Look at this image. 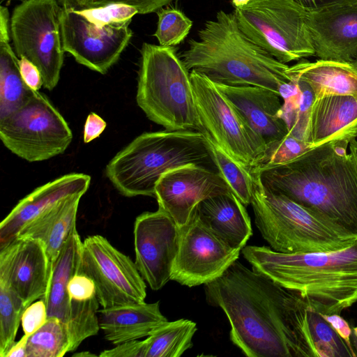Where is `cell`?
Returning <instances> with one entry per match:
<instances>
[{
    "label": "cell",
    "instance_id": "6da1fadb",
    "mask_svg": "<svg viewBox=\"0 0 357 357\" xmlns=\"http://www.w3.org/2000/svg\"><path fill=\"white\" fill-rule=\"evenodd\" d=\"M207 303L222 310L229 337L248 357H317L309 305L270 278L234 261L204 284Z\"/></svg>",
    "mask_w": 357,
    "mask_h": 357
},
{
    "label": "cell",
    "instance_id": "7a4b0ae2",
    "mask_svg": "<svg viewBox=\"0 0 357 357\" xmlns=\"http://www.w3.org/2000/svg\"><path fill=\"white\" fill-rule=\"evenodd\" d=\"M356 137L357 131L345 133L287 163L257 172L266 188L357 236V163L347 152Z\"/></svg>",
    "mask_w": 357,
    "mask_h": 357
},
{
    "label": "cell",
    "instance_id": "3957f363",
    "mask_svg": "<svg viewBox=\"0 0 357 357\" xmlns=\"http://www.w3.org/2000/svg\"><path fill=\"white\" fill-rule=\"evenodd\" d=\"M241 252L252 269L296 293L320 314H340L357 302V240L327 252L284 253L256 245Z\"/></svg>",
    "mask_w": 357,
    "mask_h": 357
},
{
    "label": "cell",
    "instance_id": "277c9868",
    "mask_svg": "<svg viewBox=\"0 0 357 357\" xmlns=\"http://www.w3.org/2000/svg\"><path fill=\"white\" fill-rule=\"evenodd\" d=\"M178 56L189 71L195 70L217 84L257 86L279 94L291 81L289 66L251 41L240 29L234 13L220 10L206 21Z\"/></svg>",
    "mask_w": 357,
    "mask_h": 357
},
{
    "label": "cell",
    "instance_id": "5b68a950",
    "mask_svg": "<svg viewBox=\"0 0 357 357\" xmlns=\"http://www.w3.org/2000/svg\"><path fill=\"white\" fill-rule=\"evenodd\" d=\"M188 165L218 171L206 135L165 130L137 137L109 161L105 174L125 197H155V185L165 173Z\"/></svg>",
    "mask_w": 357,
    "mask_h": 357
},
{
    "label": "cell",
    "instance_id": "8992f818",
    "mask_svg": "<svg viewBox=\"0 0 357 357\" xmlns=\"http://www.w3.org/2000/svg\"><path fill=\"white\" fill-rule=\"evenodd\" d=\"M250 205L255 225L270 248L284 253L327 252L357 240L326 216L264 187L257 171Z\"/></svg>",
    "mask_w": 357,
    "mask_h": 357
},
{
    "label": "cell",
    "instance_id": "52a82bcc",
    "mask_svg": "<svg viewBox=\"0 0 357 357\" xmlns=\"http://www.w3.org/2000/svg\"><path fill=\"white\" fill-rule=\"evenodd\" d=\"M136 100L146 116L168 130L204 128L190 71L174 47L144 43Z\"/></svg>",
    "mask_w": 357,
    "mask_h": 357
},
{
    "label": "cell",
    "instance_id": "ba28073f",
    "mask_svg": "<svg viewBox=\"0 0 357 357\" xmlns=\"http://www.w3.org/2000/svg\"><path fill=\"white\" fill-rule=\"evenodd\" d=\"M137 13L135 8L123 4L87 8L63 5V49L77 63L106 74L128 46L132 36L129 26Z\"/></svg>",
    "mask_w": 357,
    "mask_h": 357
},
{
    "label": "cell",
    "instance_id": "9c48e42d",
    "mask_svg": "<svg viewBox=\"0 0 357 357\" xmlns=\"http://www.w3.org/2000/svg\"><path fill=\"white\" fill-rule=\"evenodd\" d=\"M233 13L245 35L280 62L315 56L307 12L292 0H252Z\"/></svg>",
    "mask_w": 357,
    "mask_h": 357
},
{
    "label": "cell",
    "instance_id": "30bf717a",
    "mask_svg": "<svg viewBox=\"0 0 357 357\" xmlns=\"http://www.w3.org/2000/svg\"><path fill=\"white\" fill-rule=\"evenodd\" d=\"M61 10L57 0H24L14 8L10 20L16 55L36 66L43 86L50 91L56 86L63 63Z\"/></svg>",
    "mask_w": 357,
    "mask_h": 357
},
{
    "label": "cell",
    "instance_id": "8fae6325",
    "mask_svg": "<svg viewBox=\"0 0 357 357\" xmlns=\"http://www.w3.org/2000/svg\"><path fill=\"white\" fill-rule=\"evenodd\" d=\"M0 138L13 153L38 162L63 153L73 133L46 96L35 91L21 107L0 119Z\"/></svg>",
    "mask_w": 357,
    "mask_h": 357
},
{
    "label": "cell",
    "instance_id": "7c38bea8",
    "mask_svg": "<svg viewBox=\"0 0 357 357\" xmlns=\"http://www.w3.org/2000/svg\"><path fill=\"white\" fill-rule=\"evenodd\" d=\"M190 76L203 132L254 172L265 153L266 143L213 82L195 70L190 71Z\"/></svg>",
    "mask_w": 357,
    "mask_h": 357
},
{
    "label": "cell",
    "instance_id": "4fadbf2b",
    "mask_svg": "<svg viewBox=\"0 0 357 357\" xmlns=\"http://www.w3.org/2000/svg\"><path fill=\"white\" fill-rule=\"evenodd\" d=\"M94 282L102 308L144 302L146 282L135 262L100 235L82 242L79 272Z\"/></svg>",
    "mask_w": 357,
    "mask_h": 357
},
{
    "label": "cell",
    "instance_id": "5bb4252c",
    "mask_svg": "<svg viewBox=\"0 0 357 357\" xmlns=\"http://www.w3.org/2000/svg\"><path fill=\"white\" fill-rule=\"evenodd\" d=\"M241 252L213 231L196 208L189 221L179 228L171 280L189 287L206 284L220 277L238 260Z\"/></svg>",
    "mask_w": 357,
    "mask_h": 357
},
{
    "label": "cell",
    "instance_id": "9a60e30c",
    "mask_svg": "<svg viewBox=\"0 0 357 357\" xmlns=\"http://www.w3.org/2000/svg\"><path fill=\"white\" fill-rule=\"evenodd\" d=\"M179 227L174 219L158 207L144 212L135 221V264L151 289L162 288L169 280L176 257Z\"/></svg>",
    "mask_w": 357,
    "mask_h": 357
},
{
    "label": "cell",
    "instance_id": "2e32d148",
    "mask_svg": "<svg viewBox=\"0 0 357 357\" xmlns=\"http://www.w3.org/2000/svg\"><path fill=\"white\" fill-rule=\"evenodd\" d=\"M231 192L218 171L188 165L165 173L155 185V197L158 207L167 212L181 228L189 221L202 201Z\"/></svg>",
    "mask_w": 357,
    "mask_h": 357
},
{
    "label": "cell",
    "instance_id": "e0dca14e",
    "mask_svg": "<svg viewBox=\"0 0 357 357\" xmlns=\"http://www.w3.org/2000/svg\"><path fill=\"white\" fill-rule=\"evenodd\" d=\"M50 273L41 241L16 236L0 246V284L15 293L26 307L45 296Z\"/></svg>",
    "mask_w": 357,
    "mask_h": 357
},
{
    "label": "cell",
    "instance_id": "ac0fdd59",
    "mask_svg": "<svg viewBox=\"0 0 357 357\" xmlns=\"http://www.w3.org/2000/svg\"><path fill=\"white\" fill-rule=\"evenodd\" d=\"M307 24L319 59L353 61L357 54V2L307 12Z\"/></svg>",
    "mask_w": 357,
    "mask_h": 357
},
{
    "label": "cell",
    "instance_id": "d6986e66",
    "mask_svg": "<svg viewBox=\"0 0 357 357\" xmlns=\"http://www.w3.org/2000/svg\"><path fill=\"white\" fill-rule=\"evenodd\" d=\"M91 176L71 173L36 188L22 198L0 223V246L17 236L22 228L61 200L75 195H84Z\"/></svg>",
    "mask_w": 357,
    "mask_h": 357
},
{
    "label": "cell",
    "instance_id": "ffe728a7",
    "mask_svg": "<svg viewBox=\"0 0 357 357\" xmlns=\"http://www.w3.org/2000/svg\"><path fill=\"white\" fill-rule=\"evenodd\" d=\"M215 84L266 146L289 133L285 123L278 116L282 104L278 93L257 86Z\"/></svg>",
    "mask_w": 357,
    "mask_h": 357
},
{
    "label": "cell",
    "instance_id": "44dd1931",
    "mask_svg": "<svg viewBox=\"0 0 357 357\" xmlns=\"http://www.w3.org/2000/svg\"><path fill=\"white\" fill-rule=\"evenodd\" d=\"M99 325L107 340L113 344L149 336L167 321L160 302H144L98 310Z\"/></svg>",
    "mask_w": 357,
    "mask_h": 357
},
{
    "label": "cell",
    "instance_id": "7402d4cb",
    "mask_svg": "<svg viewBox=\"0 0 357 357\" xmlns=\"http://www.w3.org/2000/svg\"><path fill=\"white\" fill-rule=\"evenodd\" d=\"M197 212L213 231L234 248L241 250L252 235L245 206L232 192L204 199Z\"/></svg>",
    "mask_w": 357,
    "mask_h": 357
},
{
    "label": "cell",
    "instance_id": "603a6c76",
    "mask_svg": "<svg viewBox=\"0 0 357 357\" xmlns=\"http://www.w3.org/2000/svg\"><path fill=\"white\" fill-rule=\"evenodd\" d=\"M352 131H357V96L315 98L309 119L308 141L313 146Z\"/></svg>",
    "mask_w": 357,
    "mask_h": 357
},
{
    "label": "cell",
    "instance_id": "cb8c5ba5",
    "mask_svg": "<svg viewBox=\"0 0 357 357\" xmlns=\"http://www.w3.org/2000/svg\"><path fill=\"white\" fill-rule=\"evenodd\" d=\"M82 196L75 195L61 200L24 226L17 235L43 243L50 271L61 248L76 227L77 213Z\"/></svg>",
    "mask_w": 357,
    "mask_h": 357
},
{
    "label": "cell",
    "instance_id": "d4e9b609",
    "mask_svg": "<svg viewBox=\"0 0 357 357\" xmlns=\"http://www.w3.org/2000/svg\"><path fill=\"white\" fill-rule=\"evenodd\" d=\"M291 78L307 83L315 98L324 96H357V68L351 63L317 59L310 62L301 59L289 66Z\"/></svg>",
    "mask_w": 357,
    "mask_h": 357
},
{
    "label": "cell",
    "instance_id": "484cf974",
    "mask_svg": "<svg viewBox=\"0 0 357 357\" xmlns=\"http://www.w3.org/2000/svg\"><path fill=\"white\" fill-rule=\"evenodd\" d=\"M82 241L76 227L61 248L51 269L46 294L42 298L47 306L48 317L67 321L70 299L67 285L71 278L80 269Z\"/></svg>",
    "mask_w": 357,
    "mask_h": 357
},
{
    "label": "cell",
    "instance_id": "4316f807",
    "mask_svg": "<svg viewBox=\"0 0 357 357\" xmlns=\"http://www.w3.org/2000/svg\"><path fill=\"white\" fill-rule=\"evenodd\" d=\"M10 39V28L0 29V119L18 109L36 91L24 82Z\"/></svg>",
    "mask_w": 357,
    "mask_h": 357
},
{
    "label": "cell",
    "instance_id": "83f0119b",
    "mask_svg": "<svg viewBox=\"0 0 357 357\" xmlns=\"http://www.w3.org/2000/svg\"><path fill=\"white\" fill-rule=\"evenodd\" d=\"M195 322L185 319L167 321L143 342L144 357H179L193 346Z\"/></svg>",
    "mask_w": 357,
    "mask_h": 357
},
{
    "label": "cell",
    "instance_id": "f1b7e54d",
    "mask_svg": "<svg viewBox=\"0 0 357 357\" xmlns=\"http://www.w3.org/2000/svg\"><path fill=\"white\" fill-rule=\"evenodd\" d=\"M204 134L208 142L218 172L242 204L245 206L250 205L254 189L252 173L225 152L207 135Z\"/></svg>",
    "mask_w": 357,
    "mask_h": 357
},
{
    "label": "cell",
    "instance_id": "f546056e",
    "mask_svg": "<svg viewBox=\"0 0 357 357\" xmlns=\"http://www.w3.org/2000/svg\"><path fill=\"white\" fill-rule=\"evenodd\" d=\"M68 349L69 337L66 324L52 317L28 336L26 357H61L68 352Z\"/></svg>",
    "mask_w": 357,
    "mask_h": 357
},
{
    "label": "cell",
    "instance_id": "4dcf8cb0",
    "mask_svg": "<svg viewBox=\"0 0 357 357\" xmlns=\"http://www.w3.org/2000/svg\"><path fill=\"white\" fill-rule=\"evenodd\" d=\"M97 296L85 301L70 300V310L66 325L69 337L68 352L75 351L86 338L96 335L100 328Z\"/></svg>",
    "mask_w": 357,
    "mask_h": 357
},
{
    "label": "cell",
    "instance_id": "1f68e13d",
    "mask_svg": "<svg viewBox=\"0 0 357 357\" xmlns=\"http://www.w3.org/2000/svg\"><path fill=\"white\" fill-rule=\"evenodd\" d=\"M307 315L317 357H355L344 340L319 312L309 306Z\"/></svg>",
    "mask_w": 357,
    "mask_h": 357
},
{
    "label": "cell",
    "instance_id": "d6a6232c",
    "mask_svg": "<svg viewBox=\"0 0 357 357\" xmlns=\"http://www.w3.org/2000/svg\"><path fill=\"white\" fill-rule=\"evenodd\" d=\"M26 307L21 298L6 286L0 284V356L15 342V337Z\"/></svg>",
    "mask_w": 357,
    "mask_h": 357
},
{
    "label": "cell",
    "instance_id": "836d02e7",
    "mask_svg": "<svg viewBox=\"0 0 357 357\" xmlns=\"http://www.w3.org/2000/svg\"><path fill=\"white\" fill-rule=\"evenodd\" d=\"M158 24L154 36L159 45L174 47L180 44L188 36L192 26V22L180 10L167 7L157 12Z\"/></svg>",
    "mask_w": 357,
    "mask_h": 357
},
{
    "label": "cell",
    "instance_id": "e575fe53",
    "mask_svg": "<svg viewBox=\"0 0 357 357\" xmlns=\"http://www.w3.org/2000/svg\"><path fill=\"white\" fill-rule=\"evenodd\" d=\"M312 144L288 133L266 146L258 167L261 170L287 163L311 149Z\"/></svg>",
    "mask_w": 357,
    "mask_h": 357
},
{
    "label": "cell",
    "instance_id": "d590c367",
    "mask_svg": "<svg viewBox=\"0 0 357 357\" xmlns=\"http://www.w3.org/2000/svg\"><path fill=\"white\" fill-rule=\"evenodd\" d=\"M175 0H77L79 8H96L110 4H123L131 6L139 14L156 13Z\"/></svg>",
    "mask_w": 357,
    "mask_h": 357
},
{
    "label": "cell",
    "instance_id": "8d00e7d4",
    "mask_svg": "<svg viewBox=\"0 0 357 357\" xmlns=\"http://www.w3.org/2000/svg\"><path fill=\"white\" fill-rule=\"evenodd\" d=\"M47 319V306L43 298L30 304L25 308L21 319L24 335L29 336L36 331Z\"/></svg>",
    "mask_w": 357,
    "mask_h": 357
},
{
    "label": "cell",
    "instance_id": "74e56055",
    "mask_svg": "<svg viewBox=\"0 0 357 357\" xmlns=\"http://www.w3.org/2000/svg\"><path fill=\"white\" fill-rule=\"evenodd\" d=\"M67 292L70 300L77 301H89L96 296L93 281L81 273H76L69 280Z\"/></svg>",
    "mask_w": 357,
    "mask_h": 357
},
{
    "label": "cell",
    "instance_id": "f35d334b",
    "mask_svg": "<svg viewBox=\"0 0 357 357\" xmlns=\"http://www.w3.org/2000/svg\"><path fill=\"white\" fill-rule=\"evenodd\" d=\"M100 357H144L142 340L125 342L100 353Z\"/></svg>",
    "mask_w": 357,
    "mask_h": 357
},
{
    "label": "cell",
    "instance_id": "ab89813d",
    "mask_svg": "<svg viewBox=\"0 0 357 357\" xmlns=\"http://www.w3.org/2000/svg\"><path fill=\"white\" fill-rule=\"evenodd\" d=\"M18 63L24 82L30 89L38 91L43 86L42 76L38 68L24 56L19 58Z\"/></svg>",
    "mask_w": 357,
    "mask_h": 357
},
{
    "label": "cell",
    "instance_id": "60d3db41",
    "mask_svg": "<svg viewBox=\"0 0 357 357\" xmlns=\"http://www.w3.org/2000/svg\"><path fill=\"white\" fill-rule=\"evenodd\" d=\"M322 317L331 325L337 333L344 340L347 345L356 357L351 342V328L348 322L339 314H322Z\"/></svg>",
    "mask_w": 357,
    "mask_h": 357
},
{
    "label": "cell",
    "instance_id": "b9f144b4",
    "mask_svg": "<svg viewBox=\"0 0 357 357\" xmlns=\"http://www.w3.org/2000/svg\"><path fill=\"white\" fill-rule=\"evenodd\" d=\"M107 126L106 122L97 114L90 113L84 124V142L89 143L98 137L104 131Z\"/></svg>",
    "mask_w": 357,
    "mask_h": 357
},
{
    "label": "cell",
    "instance_id": "7bdbcfd3",
    "mask_svg": "<svg viewBox=\"0 0 357 357\" xmlns=\"http://www.w3.org/2000/svg\"><path fill=\"white\" fill-rule=\"evenodd\" d=\"M307 12H315L326 8L356 3L357 0H292Z\"/></svg>",
    "mask_w": 357,
    "mask_h": 357
},
{
    "label": "cell",
    "instance_id": "ee69618b",
    "mask_svg": "<svg viewBox=\"0 0 357 357\" xmlns=\"http://www.w3.org/2000/svg\"><path fill=\"white\" fill-rule=\"evenodd\" d=\"M28 336H24L9 349L6 357H26V341Z\"/></svg>",
    "mask_w": 357,
    "mask_h": 357
},
{
    "label": "cell",
    "instance_id": "f6af8a7d",
    "mask_svg": "<svg viewBox=\"0 0 357 357\" xmlns=\"http://www.w3.org/2000/svg\"><path fill=\"white\" fill-rule=\"evenodd\" d=\"M351 342L357 357V326L351 328Z\"/></svg>",
    "mask_w": 357,
    "mask_h": 357
},
{
    "label": "cell",
    "instance_id": "bcb514c9",
    "mask_svg": "<svg viewBox=\"0 0 357 357\" xmlns=\"http://www.w3.org/2000/svg\"><path fill=\"white\" fill-rule=\"evenodd\" d=\"M349 151L354 155L357 163V140L356 138L353 139L349 143Z\"/></svg>",
    "mask_w": 357,
    "mask_h": 357
},
{
    "label": "cell",
    "instance_id": "7dc6e473",
    "mask_svg": "<svg viewBox=\"0 0 357 357\" xmlns=\"http://www.w3.org/2000/svg\"><path fill=\"white\" fill-rule=\"evenodd\" d=\"M252 0H231V3L233 6L235 8H241L245 6L248 3H250Z\"/></svg>",
    "mask_w": 357,
    "mask_h": 357
},
{
    "label": "cell",
    "instance_id": "c3c4849f",
    "mask_svg": "<svg viewBox=\"0 0 357 357\" xmlns=\"http://www.w3.org/2000/svg\"><path fill=\"white\" fill-rule=\"evenodd\" d=\"M10 1V0H1V1ZM19 1H24V0H19ZM59 3L63 6V5H72V6H76L77 7V0H57Z\"/></svg>",
    "mask_w": 357,
    "mask_h": 357
},
{
    "label": "cell",
    "instance_id": "681fc988",
    "mask_svg": "<svg viewBox=\"0 0 357 357\" xmlns=\"http://www.w3.org/2000/svg\"><path fill=\"white\" fill-rule=\"evenodd\" d=\"M73 356H77V357L78 356L84 357V356H96V355L94 354H91L89 351H84V352L75 354Z\"/></svg>",
    "mask_w": 357,
    "mask_h": 357
},
{
    "label": "cell",
    "instance_id": "f907efd6",
    "mask_svg": "<svg viewBox=\"0 0 357 357\" xmlns=\"http://www.w3.org/2000/svg\"><path fill=\"white\" fill-rule=\"evenodd\" d=\"M351 63L357 68V54Z\"/></svg>",
    "mask_w": 357,
    "mask_h": 357
}]
</instances>
